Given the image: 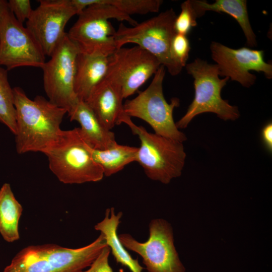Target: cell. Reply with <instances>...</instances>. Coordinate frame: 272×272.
I'll list each match as a JSON object with an SVG mask.
<instances>
[{"instance_id": "obj_5", "label": "cell", "mask_w": 272, "mask_h": 272, "mask_svg": "<svg viewBox=\"0 0 272 272\" xmlns=\"http://www.w3.org/2000/svg\"><path fill=\"white\" fill-rule=\"evenodd\" d=\"M185 67L194 79L195 94L186 113L175 123L178 129L186 128L195 116L206 112L215 113L225 121L235 120L239 117L238 107L230 105L221 97L222 90L229 79L219 78L217 64L196 58L186 64Z\"/></svg>"}, {"instance_id": "obj_16", "label": "cell", "mask_w": 272, "mask_h": 272, "mask_svg": "<svg viewBox=\"0 0 272 272\" xmlns=\"http://www.w3.org/2000/svg\"><path fill=\"white\" fill-rule=\"evenodd\" d=\"M67 113L71 121L80 123L81 133L92 148L106 150L117 144L114 133L101 123L86 102L79 100Z\"/></svg>"}, {"instance_id": "obj_8", "label": "cell", "mask_w": 272, "mask_h": 272, "mask_svg": "<svg viewBox=\"0 0 272 272\" xmlns=\"http://www.w3.org/2000/svg\"><path fill=\"white\" fill-rule=\"evenodd\" d=\"M129 128L141 143L135 162L149 178L168 184L181 175L186 158L182 143L149 132L134 123Z\"/></svg>"}, {"instance_id": "obj_3", "label": "cell", "mask_w": 272, "mask_h": 272, "mask_svg": "<svg viewBox=\"0 0 272 272\" xmlns=\"http://www.w3.org/2000/svg\"><path fill=\"white\" fill-rule=\"evenodd\" d=\"M91 146L79 127L60 132L57 139L43 152L49 168L64 184H82L102 179L103 171L95 161Z\"/></svg>"}, {"instance_id": "obj_11", "label": "cell", "mask_w": 272, "mask_h": 272, "mask_svg": "<svg viewBox=\"0 0 272 272\" xmlns=\"http://www.w3.org/2000/svg\"><path fill=\"white\" fill-rule=\"evenodd\" d=\"M45 56L31 33L8 8L0 19V66L7 71L21 66L41 68Z\"/></svg>"}, {"instance_id": "obj_7", "label": "cell", "mask_w": 272, "mask_h": 272, "mask_svg": "<svg viewBox=\"0 0 272 272\" xmlns=\"http://www.w3.org/2000/svg\"><path fill=\"white\" fill-rule=\"evenodd\" d=\"M165 73L166 68L161 65L148 87L133 99L127 100L123 110L130 117L146 121L155 133L182 143L186 137L176 127L173 115L174 109L179 106V99L172 98L170 103L166 101L163 92Z\"/></svg>"}, {"instance_id": "obj_9", "label": "cell", "mask_w": 272, "mask_h": 272, "mask_svg": "<svg viewBox=\"0 0 272 272\" xmlns=\"http://www.w3.org/2000/svg\"><path fill=\"white\" fill-rule=\"evenodd\" d=\"M149 237L140 242L128 233L118 235L123 246L139 254L148 272H185L174 244L173 229L163 219L152 220Z\"/></svg>"}, {"instance_id": "obj_22", "label": "cell", "mask_w": 272, "mask_h": 272, "mask_svg": "<svg viewBox=\"0 0 272 272\" xmlns=\"http://www.w3.org/2000/svg\"><path fill=\"white\" fill-rule=\"evenodd\" d=\"M0 122L15 135L16 132V110L13 88L8 81L7 70L0 66Z\"/></svg>"}, {"instance_id": "obj_13", "label": "cell", "mask_w": 272, "mask_h": 272, "mask_svg": "<svg viewBox=\"0 0 272 272\" xmlns=\"http://www.w3.org/2000/svg\"><path fill=\"white\" fill-rule=\"evenodd\" d=\"M26 21V27L34 37L43 53L50 57L63 39L64 28L77 12L71 0H40Z\"/></svg>"}, {"instance_id": "obj_15", "label": "cell", "mask_w": 272, "mask_h": 272, "mask_svg": "<svg viewBox=\"0 0 272 272\" xmlns=\"http://www.w3.org/2000/svg\"><path fill=\"white\" fill-rule=\"evenodd\" d=\"M120 87L104 78L92 90L86 102L101 123L111 130L115 125L132 121L124 111Z\"/></svg>"}, {"instance_id": "obj_18", "label": "cell", "mask_w": 272, "mask_h": 272, "mask_svg": "<svg viewBox=\"0 0 272 272\" xmlns=\"http://www.w3.org/2000/svg\"><path fill=\"white\" fill-rule=\"evenodd\" d=\"M122 216L121 212L115 214L114 208H108L103 220L95 225L94 228L103 235L106 243L117 263L126 267L131 272H142L144 267L141 265L138 259L132 257L119 239L117 231Z\"/></svg>"}, {"instance_id": "obj_20", "label": "cell", "mask_w": 272, "mask_h": 272, "mask_svg": "<svg viewBox=\"0 0 272 272\" xmlns=\"http://www.w3.org/2000/svg\"><path fill=\"white\" fill-rule=\"evenodd\" d=\"M198 7L204 12L214 11L224 13L233 17L239 24L243 31L247 45L251 47H256V35L250 24L246 0H216L210 4L207 1L196 0Z\"/></svg>"}, {"instance_id": "obj_1", "label": "cell", "mask_w": 272, "mask_h": 272, "mask_svg": "<svg viewBox=\"0 0 272 272\" xmlns=\"http://www.w3.org/2000/svg\"><path fill=\"white\" fill-rule=\"evenodd\" d=\"M13 93L17 153H43L58 137L67 110L54 105L42 96L31 99L19 87L13 88Z\"/></svg>"}, {"instance_id": "obj_14", "label": "cell", "mask_w": 272, "mask_h": 272, "mask_svg": "<svg viewBox=\"0 0 272 272\" xmlns=\"http://www.w3.org/2000/svg\"><path fill=\"white\" fill-rule=\"evenodd\" d=\"M210 48L219 76L227 77L246 88L252 86L256 80L251 71L262 72L266 78H272V64L264 60L262 50L246 47L233 49L216 41L211 42Z\"/></svg>"}, {"instance_id": "obj_21", "label": "cell", "mask_w": 272, "mask_h": 272, "mask_svg": "<svg viewBox=\"0 0 272 272\" xmlns=\"http://www.w3.org/2000/svg\"><path fill=\"white\" fill-rule=\"evenodd\" d=\"M138 150L137 147L117 144L106 150L91 148V153L95 161L102 168L104 176L108 177L135 162Z\"/></svg>"}, {"instance_id": "obj_23", "label": "cell", "mask_w": 272, "mask_h": 272, "mask_svg": "<svg viewBox=\"0 0 272 272\" xmlns=\"http://www.w3.org/2000/svg\"><path fill=\"white\" fill-rule=\"evenodd\" d=\"M100 2L114 7L129 16L158 12L163 2L161 0H100Z\"/></svg>"}, {"instance_id": "obj_17", "label": "cell", "mask_w": 272, "mask_h": 272, "mask_svg": "<svg viewBox=\"0 0 272 272\" xmlns=\"http://www.w3.org/2000/svg\"><path fill=\"white\" fill-rule=\"evenodd\" d=\"M108 57L80 52L76 59L74 91L79 100L86 101L94 88L105 77Z\"/></svg>"}, {"instance_id": "obj_10", "label": "cell", "mask_w": 272, "mask_h": 272, "mask_svg": "<svg viewBox=\"0 0 272 272\" xmlns=\"http://www.w3.org/2000/svg\"><path fill=\"white\" fill-rule=\"evenodd\" d=\"M79 52L66 33L50 59L41 67L44 89L48 100L67 112L79 100L74 91V81Z\"/></svg>"}, {"instance_id": "obj_27", "label": "cell", "mask_w": 272, "mask_h": 272, "mask_svg": "<svg viewBox=\"0 0 272 272\" xmlns=\"http://www.w3.org/2000/svg\"><path fill=\"white\" fill-rule=\"evenodd\" d=\"M110 251L107 245L104 247L89 268L81 272H113L108 260Z\"/></svg>"}, {"instance_id": "obj_4", "label": "cell", "mask_w": 272, "mask_h": 272, "mask_svg": "<svg viewBox=\"0 0 272 272\" xmlns=\"http://www.w3.org/2000/svg\"><path fill=\"white\" fill-rule=\"evenodd\" d=\"M90 6L84 9L67 35L80 52L97 54L108 57L116 49L114 37L116 30L109 20L114 19L127 22L132 26L138 23L115 7L89 0Z\"/></svg>"}, {"instance_id": "obj_26", "label": "cell", "mask_w": 272, "mask_h": 272, "mask_svg": "<svg viewBox=\"0 0 272 272\" xmlns=\"http://www.w3.org/2000/svg\"><path fill=\"white\" fill-rule=\"evenodd\" d=\"M8 5L16 19L22 24L29 19L33 11L29 0H10Z\"/></svg>"}, {"instance_id": "obj_24", "label": "cell", "mask_w": 272, "mask_h": 272, "mask_svg": "<svg viewBox=\"0 0 272 272\" xmlns=\"http://www.w3.org/2000/svg\"><path fill=\"white\" fill-rule=\"evenodd\" d=\"M205 14L196 0H187L181 4V12L176 16L174 28L176 33L186 35L197 25L196 20Z\"/></svg>"}, {"instance_id": "obj_19", "label": "cell", "mask_w": 272, "mask_h": 272, "mask_svg": "<svg viewBox=\"0 0 272 272\" xmlns=\"http://www.w3.org/2000/svg\"><path fill=\"white\" fill-rule=\"evenodd\" d=\"M23 212L21 203L16 198L9 183L0 189V234L8 242L20 238L19 221Z\"/></svg>"}, {"instance_id": "obj_2", "label": "cell", "mask_w": 272, "mask_h": 272, "mask_svg": "<svg viewBox=\"0 0 272 272\" xmlns=\"http://www.w3.org/2000/svg\"><path fill=\"white\" fill-rule=\"evenodd\" d=\"M107 246L104 236L78 248L54 244L30 245L21 249L2 272H81Z\"/></svg>"}, {"instance_id": "obj_6", "label": "cell", "mask_w": 272, "mask_h": 272, "mask_svg": "<svg viewBox=\"0 0 272 272\" xmlns=\"http://www.w3.org/2000/svg\"><path fill=\"white\" fill-rule=\"evenodd\" d=\"M176 17L171 8L131 27L121 23L114 37L116 49L126 44H136L156 57L171 75H178L182 69L175 63L170 54L171 41L176 34Z\"/></svg>"}, {"instance_id": "obj_29", "label": "cell", "mask_w": 272, "mask_h": 272, "mask_svg": "<svg viewBox=\"0 0 272 272\" xmlns=\"http://www.w3.org/2000/svg\"><path fill=\"white\" fill-rule=\"evenodd\" d=\"M8 9V2L5 0H0V19L4 13Z\"/></svg>"}, {"instance_id": "obj_25", "label": "cell", "mask_w": 272, "mask_h": 272, "mask_svg": "<svg viewBox=\"0 0 272 272\" xmlns=\"http://www.w3.org/2000/svg\"><path fill=\"white\" fill-rule=\"evenodd\" d=\"M190 50V43L186 35L176 33L170 46L171 56L180 69L185 66Z\"/></svg>"}, {"instance_id": "obj_28", "label": "cell", "mask_w": 272, "mask_h": 272, "mask_svg": "<svg viewBox=\"0 0 272 272\" xmlns=\"http://www.w3.org/2000/svg\"><path fill=\"white\" fill-rule=\"evenodd\" d=\"M262 139L263 143L267 149L270 152L272 151V124L269 122L262 128Z\"/></svg>"}, {"instance_id": "obj_12", "label": "cell", "mask_w": 272, "mask_h": 272, "mask_svg": "<svg viewBox=\"0 0 272 272\" xmlns=\"http://www.w3.org/2000/svg\"><path fill=\"white\" fill-rule=\"evenodd\" d=\"M161 65L156 57L139 46L122 47L108 57L105 78L119 86L125 99L135 93Z\"/></svg>"}]
</instances>
